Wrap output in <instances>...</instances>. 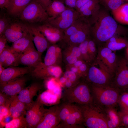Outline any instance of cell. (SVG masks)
<instances>
[{
    "instance_id": "6da1fadb",
    "label": "cell",
    "mask_w": 128,
    "mask_h": 128,
    "mask_svg": "<svg viewBox=\"0 0 128 128\" xmlns=\"http://www.w3.org/2000/svg\"><path fill=\"white\" fill-rule=\"evenodd\" d=\"M91 34L99 42H107L115 36L118 25L115 20L104 10H100L90 20Z\"/></svg>"
},
{
    "instance_id": "7a4b0ae2",
    "label": "cell",
    "mask_w": 128,
    "mask_h": 128,
    "mask_svg": "<svg viewBox=\"0 0 128 128\" xmlns=\"http://www.w3.org/2000/svg\"><path fill=\"white\" fill-rule=\"evenodd\" d=\"M62 98L66 102L80 105L92 104L93 99L91 89L87 84L79 82L72 87L66 89Z\"/></svg>"
},
{
    "instance_id": "3957f363",
    "label": "cell",
    "mask_w": 128,
    "mask_h": 128,
    "mask_svg": "<svg viewBox=\"0 0 128 128\" xmlns=\"http://www.w3.org/2000/svg\"><path fill=\"white\" fill-rule=\"evenodd\" d=\"M93 104L78 105L83 114V124L88 128H108L105 112Z\"/></svg>"
},
{
    "instance_id": "277c9868",
    "label": "cell",
    "mask_w": 128,
    "mask_h": 128,
    "mask_svg": "<svg viewBox=\"0 0 128 128\" xmlns=\"http://www.w3.org/2000/svg\"><path fill=\"white\" fill-rule=\"evenodd\" d=\"M91 89L93 98L100 105L107 107H114L117 104L119 94L115 87L92 85Z\"/></svg>"
},
{
    "instance_id": "5b68a950",
    "label": "cell",
    "mask_w": 128,
    "mask_h": 128,
    "mask_svg": "<svg viewBox=\"0 0 128 128\" xmlns=\"http://www.w3.org/2000/svg\"><path fill=\"white\" fill-rule=\"evenodd\" d=\"M96 60L89 67L86 76L87 80L93 85H109L112 75L99 60L96 58Z\"/></svg>"
},
{
    "instance_id": "8992f818",
    "label": "cell",
    "mask_w": 128,
    "mask_h": 128,
    "mask_svg": "<svg viewBox=\"0 0 128 128\" xmlns=\"http://www.w3.org/2000/svg\"><path fill=\"white\" fill-rule=\"evenodd\" d=\"M22 20L29 23L46 22L49 16L45 9L37 0H33L19 16Z\"/></svg>"
},
{
    "instance_id": "52a82bcc",
    "label": "cell",
    "mask_w": 128,
    "mask_h": 128,
    "mask_svg": "<svg viewBox=\"0 0 128 128\" xmlns=\"http://www.w3.org/2000/svg\"><path fill=\"white\" fill-rule=\"evenodd\" d=\"M80 16L79 12L74 9L68 7L55 18L46 22L54 27L64 31Z\"/></svg>"
},
{
    "instance_id": "ba28073f",
    "label": "cell",
    "mask_w": 128,
    "mask_h": 128,
    "mask_svg": "<svg viewBox=\"0 0 128 128\" xmlns=\"http://www.w3.org/2000/svg\"><path fill=\"white\" fill-rule=\"evenodd\" d=\"M25 117L28 128H35L41 119L46 109L37 99L27 106Z\"/></svg>"
},
{
    "instance_id": "9c48e42d",
    "label": "cell",
    "mask_w": 128,
    "mask_h": 128,
    "mask_svg": "<svg viewBox=\"0 0 128 128\" xmlns=\"http://www.w3.org/2000/svg\"><path fill=\"white\" fill-rule=\"evenodd\" d=\"M62 71L58 65L46 66L42 63L37 66L33 68L30 73L32 76L37 79H46L54 78H59Z\"/></svg>"
},
{
    "instance_id": "30bf717a",
    "label": "cell",
    "mask_w": 128,
    "mask_h": 128,
    "mask_svg": "<svg viewBox=\"0 0 128 128\" xmlns=\"http://www.w3.org/2000/svg\"><path fill=\"white\" fill-rule=\"evenodd\" d=\"M42 54L35 48L33 43L19 56L18 65L22 64L32 68L35 67L42 63L41 58Z\"/></svg>"
},
{
    "instance_id": "8fae6325",
    "label": "cell",
    "mask_w": 128,
    "mask_h": 128,
    "mask_svg": "<svg viewBox=\"0 0 128 128\" xmlns=\"http://www.w3.org/2000/svg\"><path fill=\"white\" fill-rule=\"evenodd\" d=\"M115 88L123 91L128 87V61L122 58L118 61L115 72Z\"/></svg>"
},
{
    "instance_id": "7c38bea8",
    "label": "cell",
    "mask_w": 128,
    "mask_h": 128,
    "mask_svg": "<svg viewBox=\"0 0 128 128\" xmlns=\"http://www.w3.org/2000/svg\"><path fill=\"white\" fill-rule=\"evenodd\" d=\"M96 58L99 60L112 75L115 73L118 61L116 55L106 46L100 48Z\"/></svg>"
},
{
    "instance_id": "4fadbf2b",
    "label": "cell",
    "mask_w": 128,
    "mask_h": 128,
    "mask_svg": "<svg viewBox=\"0 0 128 128\" xmlns=\"http://www.w3.org/2000/svg\"><path fill=\"white\" fill-rule=\"evenodd\" d=\"M58 105L52 106L46 110L35 128H57L60 122L58 114Z\"/></svg>"
},
{
    "instance_id": "5bb4252c",
    "label": "cell",
    "mask_w": 128,
    "mask_h": 128,
    "mask_svg": "<svg viewBox=\"0 0 128 128\" xmlns=\"http://www.w3.org/2000/svg\"><path fill=\"white\" fill-rule=\"evenodd\" d=\"M32 68L27 66L24 67L11 66L5 68L0 75V84L14 80L30 73Z\"/></svg>"
},
{
    "instance_id": "9a60e30c",
    "label": "cell",
    "mask_w": 128,
    "mask_h": 128,
    "mask_svg": "<svg viewBox=\"0 0 128 128\" xmlns=\"http://www.w3.org/2000/svg\"><path fill=\"white\" fill-rule=\"evenodd\" d=\"M28 26L19 22L10 23L3 34L8 41L13 42L21 38L29 31Z\"/></svg>"
},
{
    "instance_id": "2e32d148",
    "label": "cell",
    "mask_w": 128,
    "mask_h": 128,
    "mask_svg": "<svg viewBox=\"0 0 128 128\" xmlns=\"http://www.w3.org/2000/svg\"><path fill=\"white\" fill-rule=\"evenodd\" d=\"M27 80V78L24 75L14 80L0 84V91L10 96L18 95L25 87Z\"/></svg>"
},
{
    "instance_id": "e0dca14e",
    "label": "cell",
    "mask_w": 128,
    "mask_h": 128,
    "mask_svg": "<svg viewBox=\"0 0 128 128\" xmlns=\"http://www.w3.org/2000/svg\"><path fill=\"white\" fill-rule=\"evenodd\" d=\"M37 27L47 41L53 44L63 39L64 31L47 23Z\"/></svg>"
},
{
    "instance_id": "ac0fdd59",
    "label": "cell",
    "mask_w": 128,
    "mask_h": 128,
    "mask_svg": "<svg viewBox=\"0 0 128 128\" xmlns=\"http://www.w3.org/2000/svg\"><path fill=\"white\" fill-rule=\"evenodd\" d=\"M42 88L40 84L33 83L23 89L17 95L20 101L28 106L34 102V97Z\"/></svg>"
},
{
    "instance_id": "d6986e66",
    "label": "cell",
    "mask_w": 128,
    "mask_h": 128,
    "mask_svg": "<svg viewBox=\"0 0 128 128\" xmlns=\"http://www.w3.org/2000/svg\"><path fill=\"white\" fill-rule=\"evenodd\" d=\"M91 26L90 22H88L79 30L70 36L64 41L68 45L78 46L89 38L91 34Z\"/></svg>"
},
{
    "instance_id": "ffe728a7",
    "label": "cell",
    "mask_w": 128,
    "mask_h": 128,
    "mask_svg": "<svg viewBox=\"0 0 128 128\" xmlns=\"http://www.w3.org/2000/svg\"><path fill=\"white\" fill-rule=\"evenodd\" d=\"M62 58V53L61 49L58 46L53 44L48 47L43 63L46 66L59 65Z\"/></svg>"
},
{
    "instance_id": "44dd1931",
    "label": "cell",
    "mask_w": 128,
    "mask_h": 128,
    "mask_svg": "<svg viewBox=\"0 0 128 128\" xmlns=\"http://www.w3.org/2000/svg\"><path fill=\"white\" fill-rule=\"evenodd\" d=\"M29 31L26 35L13 42L12 45L10 47L12 52L18 57L33 43L32 35L29 27Z\"/></svg>"
},
{
    "instance_id": "7402d4cb",
    "label": "cell",
    "mask_w": 128,
    "mask_h": 128,
    "mask_svg": "<svg viewBox=\"0 0 128 128\" xmlns=\"http://www.w3.org/2000/svg\"><path fill=\"white\" fill-rule=\"evenodd\" d=\"M28 26L37 49L42 54L48 47V41L37 27Z\"/></svg>"
},
{
    "instance_id": "603a6c76",
    "label": "cell",
    "mask_w": 128,
    "mask_h": 128,
    "mask_svg": "<svg viewBox=\"0 0 128 128\" xmlns=\"http://www.w3.org/2000/svg\"><path fill=\"white\" fill-rule=\"evenodd\" d=\"M27 106L18 99L17 95L10 97L9 110L13 119L25 114Z\"/></svg>"
},
{
    "instance_id": "cb8c5ba5",
    "label": "cell",
    "mask_w": 128,
    "mask_h": 128,
    "mask_svg": "<svg viewBox=\"0 0 128 128\" xmlns=\"http://www.w3.org/2000/svg\"><path fill=\"white\" fill-rule=\"evenodd\" d=\"M99 3V0H91L77 11L80 16L90 21L100 10Z\"/></svg>"
},
{
    "instance_id": "d4e9b609",
    "label": "cell",
    "mask_w": 128,
    "mask_h": 128,
    "mask_svg": "<svg viewBox=\"0 0 128 128\" xmlns=\"http://www.w3.org/2000/svg\"><path fill=\"white\" fill-rule=\"evenodd\" d=\"M33 0H11L6 8L7 12L13 16H19L24 9Z\"/></svg>"
},
{
    "instance_id": "484cf974",
    "label": "cell",
    "mask_w": 128,
    "mask_h": 128,
    "mask_svg": "<svg viewBox=\"0 0 128 128\" xmlns=\"http://www.w3.org/2000/svg\"><path fill=\"white\" fill-rule=\"evenodd\" d=\"M18 57L11 51L10 47L6 46L5 50L0 54V64L5 68L18 65Z\"/></svg>"
},
{
    "instance_id": "4316f807",
    "label": "cell",
    "mask_w": 128,
    "mask_h": 128,
    "mask_svg": "<svg viewBox=\"0 0 128 128\" xmlns=\"http://www.w3.org/2000/svg\"><path fill=\"white\" fill-rule=\"evenodd\" d=\"M106 108L105 112L108 128H119L122 126L118 112L114 107H107Z\"/></svg>"
},
{
    "instance_id": "83f0119b",
    "label": "cell",
    "mask_w": 128,
    "mask_h": 128,
    "mask_svg": "<svg viewBox=\"0 0 128 128\" xmlns=\"http://www.w3.org/2000/svg\"><path fill=\"white\" fill-rule=\"evenodd\" d=\"M67 8L63 3L59 0H53L46 9L49 16L47 21L55 18Z\"/></svg>"
},
{
    "instance_id": "f1b7e54d",
    "label": "cell",
    "mask_w": 128,
    "mask_h": 128,
    "mask_svg": "<svg viewBox=\"0 0 128 128\" xmlns=\"http://www.w3.org/2000/svg\"><path fill=\"white\" fill-rule=\"evenodd\" d=\"M112 11L116 21L123 24L128 25V3L123 4Z\"/></svg>"
},
{
    "instance_id": "f546056e",
    "label": "cell",
    "mask_w": 128,
    "mask_h": 128,
    "mask_svg": "<svg viewBox=\"0 0 128 128\" xmlns=\"http://www.w3.org/2000/svg\"><path fill=\"white\" fill-rule=\"evenodd\" d=\"M60 98L48 90L40 94L37 99L43 105L51 106L57 105L59 101Z\"/></svg>"
},
{
    "instance_id": "4dcf8cb0",
    "label": "cell",
    "mask_w": 128,
    "mask_h": 128,
    "mask_svg": "<svg viewBox=\"0 0 128 128\" xmlns=\"http://www.w3.org/2000/svg\"><path fill=\"white\" fill-rule=\"evenodd\" d=\"M89 21L88 19L80 16L69 27L64 31L63 40L65 41L70 36L76 32Z\"/></svg>"
},
{
    "instance_id": "1f68e13d",
    "label": "cell",
    "mask_w": 128,
    "mask_h": 128,
    "mask_svg": "<svg viewBox=\"0 0 128 128\" xmlns=\"http://www.w3.org/2000/svg\"><path fill=\"white\" fill-rule=\"evenodd\" d=\"M128 45V42L125 39L114 36L106 42V46L112 51H114L121 50Z\"/></svg>"
},
{
    "instance_id": "d6a6232c",
    "label": "cell",
    "mask_w": 128,
    "mask_h": 128,
    "mask_svg": "<svg viewBox=\"0 0 128 128\" xmlns=\"http://www.w3.org/2000/svg\"><path fill=\"white\" fill-rule=\"evenodd\" d=\"M73 104L65 102L58 106V114L60 123L64 122L70 114Z\"/></svg>"
},
{
    "instance_id": "836d02e7",
    "label": "cell",
    "mask_w": 128,
    "mask_h": 128,
    "mask_svg": "<svg viewBox=\"0 0 128 128\" xmlns=\"http://www.w3.org/2000/svg\"><path fill=\"white\" fill-rule=\"evenodd\" d=\"M24 115L13 118L5 123L4 127L6 128H28L27 123Z\"/></svg>"
},
{
    "instance_id": "e575fe53",
    "label": "cell",
    "mask_w": 128,
    "mask_h": 128,
    "mask_svg": "<svg viewBox=\"0 0 128 128\" xmlns=\"http://www.w3.org/2000/svg\"><path fill=\"white\" fill-rule=\"evenodd\" d=\"M99 3L106 8L111 10H115L123 4L124 0H99Z\"/></svg>"
},
{
    "instance_id": "d590c367",
    "label": "cell",
    "mask_w": 128,
    "mask_h": 128,
    "mask_svg": "<svg viewBox=\"0 0 128 128\" xmlns=\"http://www.w3.org/2000/svg\"><path fill=\"white\" fill-rule=\"evenodd\" d=\"M71 113L78 125L82 126L83 122V116L81 110L78 105L73 104Z\"/></svg>"
},
{
    "instance_id": "8d00e7d4",
    "label": "cell",
    "mask_w": 128,
    "mask_h": 128,
    "mask_svg": "<svg viewBox=\"0 0 128 128\" xmlns=\"http://www.w3.org/2000/svg\"><path fill=\"white\" fill-rule=\"evenodd\" d=\"M88 39L78 45L80 49L82 59L87 63L91 62L88 48Z\"/></svg>"
},
{
    "instance_id": "74e56055",
    "label": "cell",
    "mask_w": 128,
    "mask_h": 128,
    "mask_svg": "<svg viewBox=\"0 0 128 128\" xmlns=\"http://www.w3.org/2000/svg\"><path fill=\"white\" fill-rule=\"evenodd\" d=\"M67 65H73L78 58L67 48L62 53V58Z\"/></svg>"
},
{
    "instance_id": "f35d334b",
    "label": "cell",
    "mask_w": 128,
    "mask_h": 128,
    "mask_svg": "<svg viewBox=\"0 0 128 128\" xmlns=\"http://www.w3.org/2000/svg\"><path fill=\"white\" fill-rule=\"evenodd\" d=\"M121 111L128 110V92H124L119 95L118 103Z\"/></svg>"
},
{
    "instance_id": "ab89813d",
    "label": "cell",
    "mask_w": 128,
    "mask_h": 128,
    "mask_svg": "<svg viewBox=\"0 0 128 128\" xmlns=\"http://www.w3.org/2000/svg\"><path fill=\"white\" fill-rule=\"evenodd\" d=\"M88 48L89 56L91 62L95 60L96 58L97 52L95 42L93 40L89 38L88 41Z\"/></svg>"
},
{
    "instance_id": "60d3db41",
    "label": "cell",
    "mask_w": 128,
    "mask_h": 128,
    "mask_svg": "<svg viewBox=\"0 0 128 128\" xmlns=\"http://www.w3.org/2000/svg\"><path fill=\"white\" fill-rule=\"evenodd\" d=\"M64 76L71 82L74 85L79 82L78 80L80 78L76 73L70 70H67L64 73Z\"/></svg>"
},
{
    "instance_id": "b9f144b4",
    "label": "cell",
    "mask_w": 128,
    "mask_h": 128,
    "mask_svg": "<svg viewBox=\"0 0 128 128\" xmlns=\"http://www.w3.org/2000/svg\"><path fill=\"white\" fill-rule=\"evenodd\" d=\"M9 106H0V123L1 124L5 118L10 116L9 110Z\"/></svg>"
},
{
    "instance_id": "7bdbcfd3",
    "label": "cell",
    "mask_w": 128,
    "mask_h": 128,
    "mask_svg": "<svg viewBox=\"0 0 128 128\" xmlns=\"http://www.w3.org/2000/svg\"><path fill=\"white\" fill-rule=\"evenodd\" d=\"M67 48L78 59H82L80 49L78 46L69 45Z\"/></svg>"
},
{
    "instance_id": "ee69618b",
    "label": "cell",
    "mask_w": 128,
    "mask_h": 128,
    "mask_svg": "<svg viewBox=\"0 0 128 128\" xmlns=\"http://www.w3.org/2000/svg\"><path fill=\"white\" fill-rule=\"evenodd\" d=\"M121 121L122 126L128 128V110L118 112Z\"/></svg>"
},
{
    "instance_id": "f6af8a7d",
    "label": "cell",
    "mask_w": 128,
    "mask_h": 128,
    "mask_svg": "<svg viewBox=\"0 0 128 128\" xmlns=\"http://www.w3.org/2000/svg\"><path fill=\"white\" fill-rule=\"evenodd\" d=\"M10 23V20L5 17L0 19V35L3 34L6 28Z\"/></svg>"
},
{
    "instance_id": "bcb514c9",
    "label": "cell",
    "mask_w": 128,
    "mask_h": 128,
    "mask_svg": "<svg viewBox=\"0 0 128 128\" xmlns=\"http://www.w3.org/2000/svg\"><path fill=\"white\" fill-rule=\"evenodd\" d=\"M10 97L0 91V106L2 105L9 106Z\"/></svg>"
},
{
    "instance_id": "7dc6e473",
    "label": "cell",
    "mask_w": 128,
    "mask_h": 128,
    "mask_svg": "<svg viewBox=\"0 0 128 128\" xmlns=\"http://www.w3.org/2000/svg\"><path fill=\"white\" fill-rule=\"evenodd\" d=\"M89 68L87 63L85 62L78 67L79 70L82 77H86Z\"/></svg>"
},
{
    "instance_id": "c3c4849f",
    "label": "cell",
    "mask_w": 128,
    "mask_h": 128,
    "mask_svg": "<svg viewBox=\"0 0 128 128\" xmlns=\"http://www.w3.org/2000/svg\"><path fill=\"white\" fill-rule=\"evenodd\" d=\"M54 78H50L48 80L46 84V87L48 90L52 91L55 87L57 83Z\"/></svg>"
},
{
    "instance_id": "681fc988",
    "label": "cell",
    "mask_w": 128,
    "mask_h": 128,
    "mask_svg": "<svg viewBox=\"0 0 128 128\" xmlns=\"http://www.w3.org/2000/svg\"><path fill=\"white\" fill-rule=\"evenodd\" d=\"M7 40L3 34L0 36V54L5 50L6 46V45Z\"/></svg>"
},
{
    "instance_id": "f907efd6",
    "label": "cell",
    "mask_w": 128,
    "mask_h": 128,
    "mask_svg": "<svg viewBox=\"0 0 128 128\" xmlns=\"http://www.w3.org/2000/svg\"><path fill=\"white\" fill-rule=\"evenodd\" d=\"M63 3L67 7L75 9L76 0H59Z\"/></svg>"
},
{
    "instance_id": "816d5d0a",
    "label": "cell",
    "mask_w": 128,
    "mask_h": 128,
    "mask_svg": "<svg viewBox=\"0 0 128 128\" xmlns=\"http://www.w3.org/2000/svg\"><path fill=\"white\" fill-rule=\"evenodd\" d=\"M67 70H70L74 73L80 78L82 77L78 68L75 67L73 65H67Z\"/></svg>"
},
{
    "instance_id": "f5cc1de1",
    "label": "cell",
    "mask_w": 128,
    "mask_h": 128,
    "mask_svg": "<svg viewBox=\"0 0 128 128\" xmlns=\"http://www.w3.org/2000/svg\"><path fill=\"white\" fill-rule=\"evenodd\" d=\"M91 0H76L75 9L78 11Z\"/></svg>"
},
{
    "instance_id": "db71d44e",
    "label": "cell",
    "mask_w": 128,
    "mask_h": 128,
    "mask_svg": "<svg viewBox=\"0 0 128 128\" xmlns=\"http://www.w3.org/2000/svg\"><path fill=\"white\" fill-rule=\"evenodd\" d=\"M52 92L60 97L61 96L62 90L59 84L57 83L54 88L52 91Z\"/></svg>"
},
{
    "instance_id": "11a10c76",
    "label": "cell",
    "mask_w": 128,
    "mask_h": 128,
    "mask_svg": "<svg viewBox=\"0 0 128 128\" xmlns=\"http://www.w3.org/2000/svg\"><path fill=\"white\" fill-rule=\"evenodd\" d=\"M45 9L50 4L52 0H37Z\"/></svg>"
},
{
    "instance_id": "9f6ffc18",
    "label": "cell",
    "mask_w": 128,
    "mask_h": 128,
    "mask_svg": "<svg viewBox=\"0 0 128 128\" xmlns=\"http://www.w3.org/2000/svg\"><path fill=\"white\" fill-rule=\"evenodd\" d=\"M9 0H0V7L1 8H7L9 2Z\"/></svg>"
},
{
    "instance_id": "6f0895ef",
    "label": "cell",
    "mask_w": 128,
    "mask_h": 128,
    "mask_svg": "<svg viewBox=\"0 0 128 128\" xmlns=\"http://www.w3.org/2000/svg\"><path fill=\"white\" fill-rule=\"evenodd\" d=\"M85 62L82 59H78L73 65L75 67L78 68Z\"/></svg>"
},
{
    "instance_id": "680465c9",
    "label": "cell",
    "mask_w": 128,
    "mask_h": 128,
    "mask_svg": "<svg viewBox=\"0 0 128 128\" xmlns=\"http://www.w3.org/2000/svg\"><path fill=\"white\" fill-rule=\"evenodd\" d=\"M64 85L67 88H71L74 85L71 82L67 79Z\"/></svg>"
},
{
    "instance_id": "91938a15",
    "label": "cell",
    "mask_w": 128,
    "mask_h": 128,
    "mask_svg": "<svg viewBox=\"0 0 128 128\" xmlns=\"http://www.w3.org/2000/svg\"><path fill=\"white\" fill-rule=\"evenodd\" d=\"M67 80L66 78L64 76L60 78L59 79V81L60 83L64 85Z\"/></svg>"
},
{
    "instance_id": "94428289",
    "label": "cell",
    "mask_w": 128,
    "mask_h": 128,
    "mask_svg": "<svg viewBox=\"0 0 128 128\" xmlns=\"http://www.w3.org/2000/svg\"><path fill=\"white\" fill-rule=\"evenodd\" d=\"M5 69L3 65L1 64H0V75L1 74Z\"/></svg>"
},
{
    "instance_id": "6125c7cd",
    "label": "cell",
    "mask_w": 128,
    "mask_h": 128,
    "mask_svg": "<svg viewBox=\"0 0 128 128\" xmlns=\"http://www.w3.org/2000/svg\"><path fill=\"white\" fill-rule=\"evenodd\" d=\"M126 52L127 54V55L128 57V45L127 47V48L126 50Z\"/></svg>"
},
{
    "instance_id": "be15d7a7",
    "label": "cell",
    "mask_w": 128,
    "mask_h": 128,
    "mask_svg": "<svg viewBox=\"0 0 128 128\" xmlns=\"http://www.w3.org/2000/svg\"><path fill=\"white\" fill-rule=\"evenodd\" d=\"M124 0L128 2V0Z\"/></svg>"
},
{
    "instance_id": "e7e4bbea",
    "label": "cell",
    "mask_w": 128,
    "mask_h": 128,
    "mask_svg": "<svg viewBox=\"0 0 128 128\" xmlns=\"http://www.w3.org/2000/svg\"><path fill=\"white\" fill-rule=\"evenodd\" d=\"M126 90L128 92V87L127 88Z\"/></svg>"
},
{
    "instance_id": "03108f58",
    "label": "cell",
    "mask_w": 128,
    "mask_h": 128,
    "mask_svg": "<svg viewBox=\"0 0 128 128\" xmlns=\"http://www.w3.org/2000/svg\"><path fill=\"white\" fill-rule=\"evenodd\" d=\"M9 1H10V0H9Z\"/></svg>"
}]
</instances>
